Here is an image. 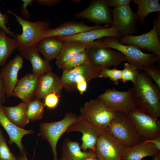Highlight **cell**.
<instances>
[{
	"instance_id": "cell-12",
	"label": "cell",
	"mask_w": 160,
	"mask_h": 160,
	"mask_svg": "<svg viewBox=\"0 0 160 160\" xmlns=\"http://www.w3.org/2000/svg\"><path fill=\"white\" fill-rule=\"evenodd\" d=\"M153 25L152 29L147 33L138 36L127 35L118 39L119 41L122 44L133 45L150 52L160 60V37L153 23Z\"/></svg>"
},
{
	"instance_id": "cell-50",
	"label": "cell",
	"mask_w": 160,
	"mask_h": 160,
	"mask_svg": "<svg viewBox=\"0 0 160 160\" xmlns=\"http://www.w3.org/2000/svg\"><path fill=\"white\" fill-rule=\"evenodd\" d=\"M60 160H62L61 159Z\"/></svg>"
},
{
	"instance_id": "cell-45",
	"label": "cell",
	"mask_w": 160,
	"mask_h": 160,
	"mask_svg": "<svg viewBox=\"0 0 160 160\" xmlns=\"http://www.w3.org/2000/svg\"><path fill=\"white\" fill-rule=\"evenodd\" d=\"M21 154V156H18L17 157V160H28L27 154L25 151Z\"/></svg>"
},
{
	"instance_id": "cell-40",
	"label": "cell",
	"mask_w": 160,
	"mask_h": 160,
	"mask_svg": "<svg viewBox=\"0 0 160 160\" xmlns=\"http://www.w3.org/2000/svg\"><path fill=\"white\" fill-rule=\"evenodd\" d=\"M109 6L116 8L129 5L131 0H106Z\"/></svg>"
},
{
	"instance_id": "cell-44",
	"label": "cell",
	"mask_w": 160,
	"mask_h": 160,
	"mask_svg": "<svg viewBox=\"0 0 160 160\" xmlns=\"http://www.w3.org/2000/svg\"><path fill=\"white\" fill-rule=\"evenodd\" d=\"M157 16L155 18L154 22L157 30L159 36L160 37V13L158 12Z\"/></svg>"
},
{
	"instance_id": "cell-36",
	"label": "cell",
	"mask_w": 160,
	"mask_h": 160,
	"mask_svg": "<svg viewBox=\"0 0 160 160\" xmlns=\"http://www.w3.org/2000/svg\"><path fill=\"white\" fill-rule=\"evenodd\" d=\"M60 96L55 93H52L46 95L44 98V106L49 109H53L57 105Z\"/></svg>"
},
{
	"instance_id": "cell-5",
	"label": "cell",
	"mask_w": 160,
	"mask_h": 160,
	"mask_svg": "<svg viewBox=\"0 0 160 160\" xmlns=\"http://www.w3.org/2000/svg\"><path fill=\"white\" fill-rule=\"evenodd\" d=\"M81 115L95 126L99 133L107 131L116 112L107 107L98 98L87 102L80 108Z\"/></svg>"
},
{
	"instance_id": "cell-39",
	"label": "cell",
	"mask_w": 160,
	"mask_h": 160,
	"mask_svg": "<svg viewBox=\"0 0 160 160\" xmlns=\"http://www.w3.org/2000/svg\"><path fill=\"white\" fill-rule=\"evenodd\" d=\"M87 82L86 79L82 76H79L75 80V84L76 89L81 95H83L86 91L87 88Z\"/></svg>"
},
{
	"instance_id": "cell-21",
	"label": "cell",
	"mask_w": 160,
	"mask_h": 160,
	"mask_svg": "<svg viewBox=\"0 0 160 160\" xmlns=\"http://www.w3.org/2000/svg\"><path fill=\"white\" fill-rule=\"evenodd\" d=\"M2 106L0 105V124L9 135V144L15 143L22 154L24 152V148L21 143L23 137L27 134H32L33 131L32 130H26L20 128L12 123L4 114Z\"/></svg>"
},
{
	"instance_id": "cell-8",
	"label": "cell",
	"mask_w": 160,
	"mask_h": 160,
	"mask_svg": "<svg viewBox=\"0 0 160 160\" xmlns=\"http://www.w3.org/2000/svg\"><path fill=\"white\" fill-rule=\"evenodd\" d=\"M75 114L69 113L61 120L50 123L43 122L40 125L39 135L46 140L50 145L54 156V160H58L57 145L60 137L76 120Z\"/></svg>"
},
{
	"instance_id": "cell-34",
	"label": "cell",
	"mask_w": 160,
	"mask_h": 160,
	"mask_svg": "<svg viewBox=\"0 0 160 160\" xmlns=\"http://www.w3.org/2000/svg\"><path fill=\"white\" fill-rule=\"evenodd\" d=\"M122 70L117 69L116 67L112 69L109 68H104L100 72L99 78H109L115 84H119V81L121 80Z\"/></svg>"
},
{
	"instance_id": "cell-33",
	"label": "cell",
	"mask_w": 160,
	"mask_h": 160,
	"mask_svg": "<svg viewBox=\"0 0 160 160\" xmlns=\"http://www.w3.org/2000/svg\"><path fill=\"white\" fill-rule=\"evenodd\" d=\"M0 160H17L8 146L0 127Z\"/></svg>"
},
{
	"instance_id": "cell-41",
	"label": "cell",
	"mask_w": 160,
	"mask_h": 160,
	"mask_svg": "<svg viewBox=\"0 0 160 160\" xmlns=\"http://www.w3.org/2000/svg\"><path fill=\"white\" fill-rule=\"evenodd\" d=\"M39 4L51 7L59 4L61 1V0H36Z\"/></svg>"
},
{
	"instance_id": "cell-6",
	"label": "cell",
	"mask_w": 160,
	"mask_h": 160,
	"mask_svg": "<svg viewBox=\"0 0 160 160\" xmlns=\"http://www.w3.org/2000/svg\"><path fill=\"white\" fill-rule=\"evenodd\" d=\"M107 131L127 147L133 146L141 141L127 114L122 112H116L108 128Z\"/></svg>"
},
{
	"instance_id": "cell-9",
	"label": "cell",
	"mask_w": 160,
	"mask_h": 160,
	"mask_svg": "<svg viewBox=\"0 0 160 160\" xmlns=\"http://www.w3.org/2000/svg\"><path fill=\"white\" fill-rule=\"evenodd\" d=\"M108 108L116 112L128 114L136 108L131 88L121 91L114 88L107 89L97 97Z\"/></svg>"
},
{
	"instance_id": "cell-2",
	"label": "cell",
	"mask_w": 160,
	"mask_h": 160,
	"mask_svg": "<svg viewBox=\"0 0 160 160\" xmlns=\"http://www.w3.org/2000/svg\"><path fill=\"white\" fill-rule=\"evenodd\" d=\"M7 12L13 15L16 18V21L22 27V33H17L14 36L19 45V52L27 48L36 47L44 38V33L49 28L50 23L46 20L32 22L22 18L8 8Z\"/></svg>"
},
{
	"instance_id": "cell-16",
	"label": "cell",
	"mask_w": 160,
	"mask_h": 160,
	"mask_svg": "<svg viewBox=\"0 0 160 160\" xmlns=\"http://www.w3.org/2000/svg\"><path fill=\"white\" fill-rule=\"evenodd\" d=\"M23 57L20 54L17 55L10 59L1 69V73L4 84L6 96H12L14 89L18 81V74L23 63Z\"/></svg>"
},
{
	"instance_id": "cell-22",
	"label": "cell",
	"mask_w": 160,
	"mask_h": 160,
	"mask_svg": "<svg viewBox=\"0 0 160 160\" xmlns=\"http://www.w3.org/2000/svg\"><path fill=\"white\" fill-rule=\"evenodd\" d=\"M19 52L23 58L30 62L32 73L41 76L52 71V66L49 62L41 57L36 47L27 48Z\"/></svg>"
},
{
	"instance_id": "cell-27",
	"label": "cell",
	"mask_w": 160,
	"mask_h": 160,
	"mask_svg": "<svg viewBox=\"0 0 160 160\" xmlns=\"http://www.w3.org/2000/svg\"><path fill=\"white\" fill-rule=\"evenodd\" d=\"M28 103L22 102L12 107L2 106L4 113L9 120L20 128L24 129L29 122L26 117Z\"/></svg>"
},
{
	"instance_id": "cell-48",
	"label": "cell",
	"mask_w": 160,
	"mask_h": 160,
	"mask_svg": "<svg viewBox=\"0 0 160 160\" xmlns=\"http://www.w3.org/2000/svg\"><path fill=\"white\" fill-rule=\"evenodd\" d=\"M94 157H90V158H88L86 159H84L83 160H92V159Z\"/></svg>"
},
{
	"instance_id": "cell-49",
	"label": "cell",
	"mask_w": 160,
	"mask_h": 160,
	"mask_svg": "<svg viewBox=\"0 0 160 160\" xmlns=\"http://www.w3.org/2000/svg\"><path fill=\"white\" fill-rule=\"evenodd\" d=\"M92 160H100L97 157H95L93 158L92 159Z\"/></svg>"
},
{
	"instance_id": "cell-43",
	"label": "cell",
	"mask_w": 160,
	"mask_h": 160,
	"mask_svg": "<svg viewBox=\"0 0 160 160\" xmlns=\"http://www.w3.org/2000/svg\"><path fill=\"white\" fill-rule=\"evenodd\" d=\"M145 143H151L154 144L157 149L160 151V136L149 140L144 141Z\"/></svg>"
},
{
	"instance_id": "cell-51",
	"label": "cell",
	"mask_w": 160,
	"mask_h": 160,
	"mask_svg": "<svg viewBox=\"0 0 160 160\" xmlns=\"http://www.w3.org/2000/svg\"></svg>"
},
{
	"instance_id": "cell-47",
	"label": "cell",
	"mask_w": 160,
	"mask_h": 160,
	"mask_svg": "<svg viewBox=\"0 0 160 160\" xmlns=\"http://www.w3.org/2000/svg\"><path fill=\"white\" fill-rule=\"evenodd\" d=\"M73 1L76 2L77 3H79L81 1V0H72Z\"/></svg>"
},
{
	"instance_id": "cell-17",
	"label": "cell",
	"mask_w": 160,
	"mask_h": 160,
	"mask_svg": "<svg viewBox=\"0 0 160 160\" xmlns=\"http://www.w3.org/2000/svg\"><path fill=\"white\" fill-rule=\"evenodd\" d=\"M40 76L31 73L18 80L12 96L28 103L35 98Z\"/></svg>"
},
{
	"instance_id": "cell-35",
	"label": "cell",
	"mask_w": 160,
	"mask_h": 160,
	"mask_svg": "<svg viewBox=\"0 0 160 160\" xmlns=\"http://www.w3.org/2000/svg\"><path fill=\"white\" fill-rule=\"evenodd\" d=\"M155 81L160 89V67L159 65L154 64L148 66L142 71Z\"/></svg>"
},
{
	"instance_id": "cell-42",
	"label": "cell",
	"mask_w": 160,
	"mask_h": 160,
	"mask_svg": "<svg viewBox=\"0 0 160 160\" xmlns=\"http://www.w3.org/2000/svg\"><path fill=\"white\" fill-rule=\"evenodd\" d=\"M3 79L0 72V105L5 102L6 97Z\"/></svg>"
},
{
	"instance_id": "cell-1",
	"label": "cell",
	"mask_w": 160,
	"mask_h": 160,
	"mask_svg": "<svg viewBox=\"0 0 160 160\" xmlns=\"http://www.w3.org/2000/svg\"><path fill=\"white\" fill-rule=\"evenodd\" d=\"M136 107L153 117H160V89L144 72L139 71L131 88Z\"/></svg>"
},
{
	"instance_id": "cell-19",
	"label": "cell",
	"mask_w": 160,
	"mask_h": 160,
	"mask_svg": "<svg viewBox=\"0 0 160 160\" xmlns=\"http://www.w3.org/2000/svg\"><path fill=\"white\" fill-rule=\"evenodd\" d=\"M108 36L114 37L118 39L122 37L116 28L112 25L108 28L94 29L73 36L56 37L63 42L76 41L88 42Z\"/></svg>"
},
{
	"instance_id": "cell-28",
	"label": "cell",
	"mask_w": 160,
	"mask_h": 160,
	"mask_svg": "<svg viewBox=\"0 0 160 160\" xmlns=\"http://www.w3.org/2000/svg\"><path fill=\"white\" fill-rule=\"evenodd\" d=\"M18 47L16 39L8 36L6 32L0 29V66L4 65L9 57Z\"/></svg>"
},
{
	"instance_id": "cell-20",
	"label": "cell",
	"mask_w": 160,
	"mask_h": 160,
	"mask_svg": "<svg viewBox=\"0 0 160 160\" xmlns=\"http://www.w3.org/2000/svg\"><path fill=\"white\" fill-rule=\"evenodd\" d=\"M63 88L60 77L50 71L40 76L35 98L44 99L47 95L52 93L60 96Z\"/></svg>"
},
{
	"instance_id": "cell-31",
	"label": "cell",
	"mask_w": 160,
	"mask_h": 160,
	"mask_svg": "<svg viewBox=\"0 0 160 160\" xmlns=\"http://www.w3.org/2000/svg\"><path fill=\"white\" fill-rule=\"evenodd\" d=\"M88 60L85 50L66 62L63 65L62 69L63 71H68L81 65Z\"/></svg>"
},
{
	"instance_id": "cell-46",
	"label": "cell",
	"mask_w": 160,
	"mask_h": 160,
	"mask_svg": "<svg viewBox=\"0 0 160 160\" xmlns=\"http://www.w3.org/2000/svg\"><path fill=\"white\" fill-rule=\"evenodd\" d=\"M153 157L154 160H160V152Z\"/></svg>"
},
{
	"instance_id": "cell-13",
	"label": "cell",
	"mask_w": 160,
	"mask_h": 160,
	"mask_svg": "<svg viewBox=\"0 0 160 160\" xmlns=\"http://www.w3.org/2000/svg\"><path fill=\"white\" fill-rule=\"evenodd\" d=\"M112 25L122 37L132 35L137 31L138 18L131 9L130 5L114 8L112 11Z\"/></svg>"
},
{
	"instance_id": "cell-26",
	"label": "cell",
	"mask_w": 160,
	"mask_h": 160,
	"mask_svg": "<svg viewBox=\"0 0 160 160\" xmlns=\"http://www.w3.org/2000/svg\"><path fill=\"white\" fill-rule=\"evenodd\" d=\"M63 42L56 37L45 38L39 41L36 48L39 53L42 54L44 59L49 62L56 59Z\"/></svg>"
},
{
	"instance_id": "cell-14",
	"label": "cell",
	"mask_w": 160,
	"mask_h": 160,
	"mask_svg": "<svg viewBox=\"0 0 160 160\" xmlns=\"http://www.w3.org/2000/svg\"><path fill=\"white\" fill-rule=\"evenodd\" d=\"M103 69L92 64L88 60L81 65L70 70L63 71L60 77L63 88L66 91L72 92L76 89L75 79L81 76L88 82L92 79L99 78Z\"/></svg>"
},
{
	"instance_id": "cell-38",
	"label": "cell",
	"mask_w": 160,
	"mask_h": 160,
	"mask_svg": "<svg viewBox=\"0 0 160 160\" xmlns=\"http://www.w3.org/2000/svg\"><path fill=\"white\" fill-rule=\"evenodd\" d=\"M23 3L21 4L20 12L23 19L27 20H29L31 17V13L27 10V7L32 5L34 0H21Z\"/></svg>"
},
{
	"instance_id": "cell-24",
	"label": "cell",
	"mask_w": 160,
	"mask_h": 160,
	"mask_svg": "<svg viewBox=\"0 0 160 160\" xmlns=\"http://www.w3.org/2000/svg\"><path fill=\"white\" fill-rule=\"evenodd\" d=\"M79 143L67 137L63 142L61 159L62 160H83L91 157H97L94 152L82 151Z\"/></svg>"
},
{
	"instance_id": "cell-7",
	"label": "cell",
	"mask_w": 160,
	"mask_h": 160,
	"mask_svg": "<svg viewBox=\"0 0 160 160\" xmlns=\"http://www.w3.org/2000/svg\"><path fill=\"white\" fill-rule=\"evenodd\" d=\"M141 141L152 140L160 136V121L135 108L128 114Z\"/></svg>"
},
{
	"instance_id": "cell-23",
	"label": "cell",
	"mask_w": 160,
	"mask_h": 160,
	"mask_svg": "<svg viewBox=\"0 0 160 160\" xmlns=\"http://www.w3.org/2000/svg\"><path fill=\"white\" fill-rule=\"evenodd\" d=\"M159 152L160 151L154 144L141 141L133 146L126 147L123 153L122 160H142L146 157H153Z\"/></svg>"
},
{
	"instance_id": "cell-25",
	"label": "cell",
	"mask_w": 160,
	"mask_h": 160,
	"mask_svg": "<svg viewBox=\"0 0 160 160\" xmlns=\"http://www.w3.org/2000/svg\"><path fill=\"white\" fill-rule=\"evenodd\" d=\"M87 43L76 41L64 42L56 59L55 63L57 68L62 69L66 62L85 50Z\"/></svg>"
},
{
	"instance_id": "cell-32",
	"label": "cell",
	"mask_w": 160,
	"mask_h": 160,
	"mask_svg": "<svg viewBox=\"0 0 160 160\" xmlns=\"http://www.w3.org/2000/svg\"><path fill=\"white\" fill-rule=\"evenodd\" d=\"M139 70L136 67L128 63H125L124 67L122 70L121 81L125 83L127 81H130L135 84V82Z\"/></svg>"
},
{
	"instance_id": "cell-11",
	"label": "cell",
	"mask_w": 160,
	"mask_h": 160,
	"mask_svg": "<svg viewBox=\"0 0 160 160\" xmlns=\"http://www.w3.org/2000/svg\"><path fill=\"white\" fill-rule=\"evenodd\" d=\"M76 19L84 18L96 25L102 24L110 26L113 24L112 11L106 0H95L91 1L85 9L75 15Z\"/></svg>"
},
{
	"instance_id": "cell-30",
	"label": "cell",
	"mask_w": 160,
	"mask_h": 160,
	"mask_svg": "<svg viewBox=\"0 0 160 160\" xmlns=\"http://www.w3.org/2000/svg\"><path fill=\"white\" fill-rule=\"evenodd\" d=\"M44 103L39 99L34 98L28 103L26 111L27 119L31 121L39 120L43 117L44 112Z\"/></svg>"
},
{
	"instance_id": "cell-29",
	"label": "cell",
	"mask_w": 160,
	"mask_h": 160,
	"mask_svg": "<svg viewBox=\"0 0 160 160\" xmlns=\"http://www.w3.org/2000/svg\"><path fill=\"white\" fill-rule=\"evenodd\" d=\"M133 2L138 5L136 13L138 20L142 23H145V19L150 13L160 12V5L158 0H133Z\"/></svg>"
},
{
	"instance_id": "cell-10",
	"label": "cell",
	"mask_w": 160,
	"mask_h": 160,
	"mask_svg": "<svg viewBox=\"0 0 160 160\" xmlns=\"http://www.w3.org/2000/svg\"><path fill=\"white\" fill-rule=\"evenodd\" d=\"M126 147L107 131L100 132L94 152L100 160H122Z\"/></svg>"
},
{
	"instance_id": "cell-4",
	"label": "cell",
	"mask_w": 160,
	"mask_h": 160,
	"mask_svg": "<svg viewBox=\"0 0 160 160\" xmlns=\"http://www.w3.org/2000/svg\"><path fill=\"white\" fill-rule=\"evenodd\" d=\"M104 44L108 47L117 50L124 56L126 60L140 71H143L146 67L160 63V60L153 54L143 52L137 47L132 45H125L121 44L118 39L108 36L102 39Z\"/></svg>"
},
{
	"instance_id": "cell-37",
	"label": "cell",
	"mask_w": 160,
	"mask_h": 160,
	"mask_svg": "<svg viewBox=\"0 0 160 160\" xmlns=\"http://www.w3.org/2000/svg\"><path fill=\"white\" fill-rule=\"evenodd\" d=\"M1 0H0V1ZM7 13L2 14L0 12V29L3 30L7 34L10 35L12 38H14L15 33L10 30L6 26V24L9 23L8 16Z\"/></svg>"
},
{
	"instance_id": "cell-18",
	"label": "cell",
	"mask_w": 160,
	"mask_h": 160,
	"mask_svg": "<svg viewBox=\"0 0 160 160\" xmlns=\"http://www.w3.org/2000/svg\"><path fill=\"white\" fill-rule=\"evenodd\" d=\"M109 27L106 25L103 26L98 25L89 26L84 22L67 21L63 23L56 28L48 29L44 33L43 37L71 36L94 29Z\"/></svg>"
},
{
	"instance_id": "cell-15",
	"label": "cell",
	"mask_w": 160,
	"mask_h": 160,
	"mask_svg": "<svg viewBox=\"0 0 160 160\" xmlns=\"http://www.w3.org/2000/svg\"><path fill=\"white\" fill-rule=\"evenodd\" d=\"M77 131L82 134L81 149L84 151L87 149L95 152V145L99 134L98 129L85 119L81 115L68 128V132Z\"/></svg>"
},
{
	"instance_id": "cell-3",
	"label": "cell",
	"mask_w": 160,
	"mask_h": 160,
	"mask_svg": "<svg viewBox=\"0 0 160 160\" xmlns=\"http://www.w3.org/2000/svg\"><path fill=\"white\" fill-rule=\"evenodd\" d=\"M85 50L88 61L103 69L112 66L116 67L126 61L123 54L107 47L102 39L88 42Z\"/></svg>"
}]
</instances>
